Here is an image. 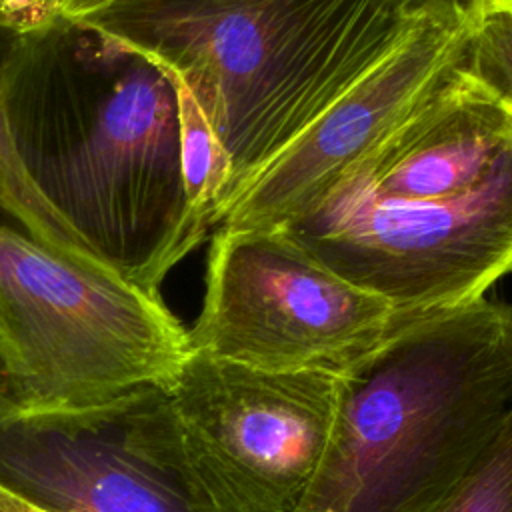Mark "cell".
<instances>
[{"label": "cell", "mask_w": 512, "mask_h": 512, "mask_svg": "<svg viewBox=\"0 0 512 512\" xmlns=\"http://www.w3.org/2000/svg\"><path fill=\"white\" fill-rule=\"evenodd\" d=\"M0 104L40 196L104 266L160 292L208 232L186 202L170 74L52 6L12 52Z\"/></svg>", "instance_id": "obj_1"}, {"label": "cell", "mask_w": 512, "mask_h": 512, "mask_svg": "<svg viewBox=\"0 0 512 512\" xmlns=\"http://www.w3.org/2000/svg\"><path fill=\"white\" fill-rule=\"evenodd\" d=\"M70 18L190 90L230 160L228 206L422 16L406 0H112Z\"/></svg>", "instance_id": "obj_2"}, {"label": "cell", "mask_w": 512, "mask_h": 512, "mask_svg": "<svg viewBox=\"0 0 512 512\" xmlns=\"http://www.w3.org/2000/svg\"><path fill=\"white\" fill-rule=\"evenodd\" d=\"M512 408V306L406 316L340 376L318 472L296 512H430Z\"/></svg>", "instance_id": "obj_3"}, {"label": "cell", "mask_w": 512, "mask_h": 512, "mask_svg": "<svg viewBox=\"0 0 512 512\" xmlns=\"http://www.w3.org/2000/svg\"><path fill=\"white\" fill-rule=\"evenodd\" d=\"M190 350L160 292L0 226V422L110 424Z\"/></svg>", "instance_id": "obj_4"}, {"label": "cell", "mask_w": 512, "mask_h": 512, "mask_svg": "<svg viewBox=\"0 0 512 512\" xmlns=\"http://www.w3.org/2000/svg\"><path fill=\"white\" fill-rule=\"evenodd\" d=\"M340 376L270 372L190 350L110 422L208 512H296L322 462Z\"/></svg>", "instance_id": "obj_5"}, {"label": "cell", "mask_w": 512, "mask_h": 512, "mask_svg": "<svg viewBox=\"0 0 512 512\" xmlns=\"http://www.w3.org/2000/svg\"><path fill=\"white\" fill-rule=\"evenodd\" d=\"M412 314L344 280L286 230L218 228L190 348L270 372L342 376Z\"/></svg>", "instance_id": "obj_6"}, {"label": "cell", "mask_w": 512, "mask_h": 512, "mask_svg": "<svg viewBox=\"0 0 512 512\" xmlns=\"http://www.w3.org/2000/svg\"><path fill=\"white\" fill-rule=\"evenodd\" d=\"M294 238L400 314L482 298L512 272V144L462 192L416 202H366L330 226Z\"/></svg>", "instance_id": "obj_7"}, {"label": "cell", "mask_w": 512, "mask_h": 512, "mask_svg": "<svg viewBox=\"0 0 512 512\" xmlns=\"http://www.w3.org/2000/svg\"><path fill=\"white\" fill-rule=\"evenodd\" d=\"M470 22L422 16L226 206L218 228L282 230L306 216L456 70Z\"/></svg>", "instance_id": "obj_8"}, {"label": "cell", "mask_w": 512, "mask_h": 512, "mask_svg": "<svg viewBox=\"0 0 512 512\" xmlns=\"http://www.w3.org/2000/svg\"><path fill=\"white\" fill-rule=\"evenodd\" d=\"M512 144V114L458 66L376 150L348 170L292 236L318 232L360 204L434 200L474 186Z\"/></svg>", "instance_id": "obj_9"}, {"label": "cell", "mask_w": 512, "mask_h": 512, "mask_svg": "<svg viewBox=\"0 0 512 512\" xmlns=\"http://www.w3.org/2000/svg\"><path fill=\"white\" fill-rule=\"evenodd\" d=\"M0 484L50 512H208L112 424L2 420Z\"/></svg>", "instance_id": "obj_10"}, {"label": "cell", "mask_w": 512, "mask_h": 512, "mask_svg": "<svg viewBox=\"0 0 512 512\" xmlns=\"http://www.w3.org/2000/svg\"><path fill=\"white\" fill-rule=\"evenodd\" d=\"M52 0H0V80L24 32L48 10ZM0 226L18 230L46 248L86 266L106 268L68 222L40 196L26 176L0 104ZM114 272V270H112Z\"/></svg>", "instance_id": "obj_11"}, {"label": "cell", "mask_w": 512, "mask_h": 512, "mask_svg": "<svg viewBox=\"0 0 512 512\" xmlns=\"http://www.w3.org/2000/svg\"><path fill=\"white\" fill-rule=\"evenodd\" d=\"M180 120V162L186 202L200 226H218L230 194L228 154L190 90L174 76Z\"/></svg>", "instance_id": "obj_12"}, {"label": "cell", "mask_w": 512, "mask_h": 512, "mask_svg": "<svg viewBox=\"0 0 512 512\" xmlns=\"http://www.w3.org/2000/svg\"><path fill=\"white\" fill-rule=\"evenodd\" d=\"M458 70L512 114L510 10H488L470 24Z\"/></svg>", "instance_id": "obj_13"}, {"label": "cell", "mask_w": 512, "mask_h": 512, "mask_svg": "<svg viewBox=\"0 0 512 512\" xmlns=\"http://www.w3.org/2000/svg\"><path fill=\"white\" fill-rule=\"evenodd\" d=\"M430 512H512V408L470 472Z\"/></svg>", "instance_id": "obj_14"}, {"label": "cell", "mask_w": 512, "mask_h": 512, "mask_svg": "<svg viewBox=\"0 0 512 512\" xmlns=\"http://www.w3.org/2000/svg\"><path fill=\"white\" fill-rule=\"evenodd\" d=\"M490 4L492 0H406V10L414 16H454L472 24Z\"/></svg>", "instance_id": "obj_15"}, {"label": "cell", "mask_w": 512, "mask_h": 512, "mask_svg": "<svg viewBox=\"0 0 512 512\" xmlns=\"http://www.w3.org/2000/svg\"><path fill=\"white\" fill-rule=\"evenodd\" d=\"M0 512H50L0 484Z\"/></svg>", "instance_id": "obj_16"}, {"label": "cell", "mask_w": 512, "mask_h": 512, "mask_svg": "<svg viewBox=\"0 0 512 512\" xmlns=\"http://www.w3.org/2000/svg\"><path fill=\"white\" fill-rule=\"evenodd\" d=\"M112 0H56V6L66 16H80L90 10H96Z\"/></svg>", "instance_id": "obj_17"}, {"label": "cell", "mask_w": 512, "mask_h": 512, "mask_svg": "<svg viewBox=\"0 0 512 512\" xmlns=\"http://www.w3.org/2000/svg\"><path fill=\"white\" fill-rule=\"evenodd\" d=\"M488 10H510L512 12V0H492Z\"/></svg>", "instance_id": "obj_18"}, {"label": "cell", "mask_w": 512, "mask_h": 512, "mask_svg": "<svg viewBox=\"0 0 512 512\" xmlns=\"http://www.w3.org/2000/svg\"><path fill=\"white\" fill-rule=\"evenodd\" d=\"M52 2H54V4H56V0H52Z\"/></svg>", "instance_id": "obj_19"}]
</instances>
